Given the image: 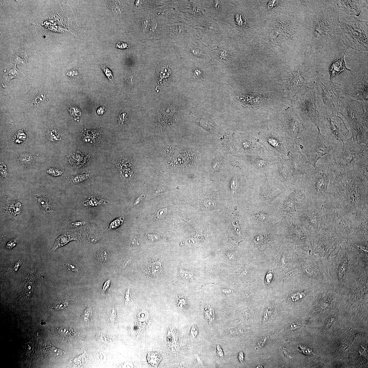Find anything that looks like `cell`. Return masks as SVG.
Wrapping results in <instances>:
<instances>
[{
  "instance_id": "obj_1",
  "label": "cell",
  "mask_w": 368,
  "mask_h": 368,
  "mask_svg": "<svg viewBox=\"0 0 368 368\" xmlns=\"http://www.w3.org/2000/svg\"><path fill=\"white\" fill-rule=\"evenodd\" d=\"M306 4L309 11V54L312 55L336 44L335 27L340 14L333 1H307Z\"/></svg>"
},
{
  "instance_id": "obj_2",
  "label": "cell",
  "mask_w": 368,
  "mask_h": 368,
  "mask_svg": "<svg viewBox=\"0 0 368 368\" xmlns=\"http://www.w3.org/2000/svg\"><path fill=\"white\" fill-rule=\"evenodd\" d=\"M339 113L346 119L352 137L359 144L368 146L367 105L362 101L341 97Z\"/></svg>"
},
{
  "instance_id": "obj_3",
  "label": "cell",
  "mask_w": 368,
  "mask_h": 368,
  "mask_svg": "<svg viewBox=\"0 0 368 368\" xmlns=\"http://www.w3.org/2000/svg\"><path fill=\"white\" fill-rule=\"evenodd\" d=\"M342 31L343 42L347 49L368 51V22L355 19L338 20Z\"/></svg>"
},
{
  "instance_id": "obj_4",
  "label": "cell",
  "mask_w": 368,
  "mask_h": 368,
  "mask_svg": "<svg viewBox=\"0 0 368 368\" xmlns=\"http://www.w3.org/2000/svg\"><path fill=\"white\" fill-rule=\"evenodd\" d=\"M313 88L320 109L338 115L340 96L343 92L341 85L326 80L319 73Z\"/></svg>"
},
{
  "instance_id": "obj_5",
  "label": "cell",
  "mask_w": 368,
  "mask_h": 368,
  "mask_svg": "<svg viewBox=\"0 0 368 368\" xmlns=\"http://www.w3.org/2000/svg\"><path fill=\"white\" fill-rule=\"evenodd\" d=\"M343 143L341 148L334 149L332 152L333 164L339 170L349 172L357 160L368 155V146L357 143L352 136Z\"/></svg>"
},
{
  "instance_id": "obj_6",
  "label": "cell",
  "mask_w": 368,
  "mask_h": 368,
  "mask_svg": "<svg viewBox=\"0 0 368 368\" xmlns=\"http://www.w3.org/2000/svg\"><path fill=\"white\" fill-rule=\"evenodd\" d=\"M305 92L299 101L300 110L306 120L314 123L317 127L321 125L322 121L314 88H307Z\"/></svg>"
},
{
  "instance_id": "obj_7",
  "label": "cell",
  "mask_w": 368,
  "mask_h": 368,
  "mask_svg": "<svg viewBox=\"0 0 368 368\" xmlns=\"http://www.w3.org/2000/svg\"><path fill=\"white\" fill-rule=\"evenodd\" d=\"M336 45L328 48L327 51H321L320 55L328 62L327 68L330 76V81H333L334 78L344 70L348 71L352 74L353 71L347 68L345 60V56L348 49L345 48L342 51H338Z\"/></svg>"
},
{
  "instance_id": "obj_8",
  "label": "cell",
  "mask_w": 368,
  "mask_h": 368,
  "mask_svg": "<svg viewBox=\"0 0 368 368\" xmlns=\"http://www.w3.org/2000/svg\"><path fill=\"white\" fill-rule=\"evenodd\" d=\"M326 136L331 142H344L349 135V131L344 121L338 115L331 114L326 116L321 122Z\"/></svg>"
},
{
  "instance_id": "obj_9",
  "label": "cell",
  "mask_w": 368,
  "mask_h": 368,
  "mask_svg": "<svg viewBox=\"0 0 368 368\" xmlns=\"http://www.w3.org/2000/svg\"><path fill=\"white\" fill-rule=\"evenodd\" d=\"M317 128L318 133L317 138L313 143L305 149L310 164L314 168L317 167V164L319 160L332 152L334 150L331 142L323 135L319 126Z\"/></svg>"
},
{
  "instance_id": "obj_10",
  "label": "cell",
  "mask_w": 368,
  "mask_h": 368,
  "mask_svg": "<svg viewBox=\"0 0 368 368\" xmlns=\"http://www.w3.org/2000/svg\"><path fill=\"white\" fill-rule=\"evenodd\" d=\"M339 14L357 19L362 10H368V1H333Z\"/></svg>"
},
{
  "instance_id": "obj_11",
  "label": "cell",
  "mask_w": 368,
  "mask_h": 368,
  "mask_svg": "<svg viewBox=\"0 0 368 368\" xmlns=\"http://www.w3.org/2000/svg\"><path fill=\"white\" fill-rule=\"evenodd\" d=\"M347 97L368 104V83L366 81L358 82L353 85L346 92Z\"/></svg>"
},
{
  "instance_id": "obj_12",
  "label": "cell",
  "mask_w": 368,
  "mask_h": 368,
  "mask_svg": "<svg viewBox=\"0 0 368 368\" xmlns=\"http://www.w3.org/2000/svg\"><path fill=\"white\" fill-rule=\"evenodd\" d=\"M32 53V51L29 48H20L12 54L10 60L15 64L24 66L27 64L28 59Z\"/></svg>"
},
{
  "instance_id": "obj_13",
  "label": "cell",
  "mask_w": 368,
  "mask_h": 368,
  "mask_svg": "<svg viewBox=\"0 0 368 368\" xmlns=\"http://www.w3.org/2000/svg\"><path fill=\"white\" fill-rule=\"evenodd\" d=\"M368 155L357 160L354 162L352 170L360 177L367 180Z\"/></svg>"
},
{
  "instance_id": "obj_14",
  "label": "cell",
  "mask_w": 368,
  "mask_h": 368,
  "mask_svg": "<svg viewBox=\"0 0 368 368\" xmlns=\"http://www.w3.org/2000/svg\"><path fill=\"white\" fill-rule=\"evenodd\" d=\"M37 198L38 203L43 211L47 213L53 211L54 203L50 199L42 196H38Z\"/></svg>"
},
{
  "instance_id": "obj_15",
  "label": "cell",
  "mask_w": 368,
  "mask_h": 368,
  "mask_svg": "<svg viewBox=\"0 0 368 368\" xmlns=\"http://www.w3.org/2000/svg\"><path fill=\"white\" fill-rule=\"evenodd\" d=\"M16 65H17L15 64L12 69L7 70L6 72L4 73L2 79L5 83H9L10 80L17 78L20 76L21 71L17 69Z\"/></svg>"
},
{
  "instance_id": "obj_16",
  "label": "cell",
  "mask_w": 368,
  "mask_h": 368,
  "mask_svg": "<svg viewBox=\"0 0 368 368\" xmlns=\"http://www.w3.org/2000/svg\"><path fill=\"white\" fill-rule=\"evenodd\" d=\"M108 203V201L99 197L92 196L88 198L83 203L84 205L87 207H94Z\"/></svg>"
},
{
  "instance_id": "obj_17",
  "label": "cell",
  "mask_w": 368,
  "mask_h": 368,
  "mask_svg": "<svg viewBox=\"0 0 368 368\" xmlns=\"http://www.w3.org/2000/svg\"><path fill=\"white\" fill-rule=\"evenodd\" d=\"M147 359L150 366L156 368L161 361L162 357L157 352H150L148 354Z\"/></svg>"
},
{
  "instance_id": "obj_18",
  "label": "cell",
  "mask_w": 368,
  "mask_h": 368,
  "mask_svg": "<svg viewBox=\"0 0 368 368\" xmlns=\"http://www.w3.org/2000/svg\"><path fill=\"white\" fill-rule=\"evenodd\" d=\"M74 235L70 234H64L59 237L57 240L54 248H57L65 245L70 241L76 240Z\"/></svg>"
},
{
  "instance_id": "obj_19",
  "label": "cell",
  "mask_w": 368,
  "mask_h": 368,
  "mask_svg": "<svg viewBox=\"0 0 368 368\" xmlns=\"http://www.w3.org/2000/svg\"><path fill=\"white\" fill-rule=\"evenodd\" d=\"M45 350L48 354L55 357L61 356L64 351L54 347L50 342L48 341L45 344Z\"/></svg>"
},
{
  "instance_id": "obj_20",
  "label": "cell",
  "mask_w": 368,
  "mask_h": 368,
  "mask_svg": "<svg viewBox=\"0 0 368 368\" xmlns=\"http://www.w3.org/2000/svg\"><path fill=\"white\" fill-rule=\"evenodd\" d=\"M9 206L8 209L9 212L13 214L18 215L21 212L22 207L21 204L19 201H14L10 204Z\"/></svg>"
},
{
  "instance_id": "obj_21",
  "label": "cell",
  "mask_w": 368,
  "mask_h": 368,
  "mask_svg": "<svg viewBox=\"0 0 368 368\" xmlns=\"http://www.w3.org/2000/svg\"><path fill=\"white\" fill-rule=\"evenodd\" d=\"M89 174L88 173H83L78 175L72 178V180L73 183L76 184L83 182L89 177Z\"/></svg>"
},
{
  "instance_id": "obj_22",
  "label": "cell",
  "mask_w": 368,
  "mask_h": 368,
  "mask_svg": "<svg viewBox=\"0 0 368 368\" xmlns=\"http://www.w3.org/2000/svg\"><path fill=\"white\" fill-rule=\"evenodd\" d=\"M19 160L23 164H28L32 162L33 157L30 154H25L20 155Z\"/></svg>"
},
{
  "instance_id": "obj_23",
  "label": "cell",
  "mask_w": 368,
  "mask_h": 368,
  "mask_svg": "<svg viewBox=\"0 0 368 368\" xmlns=\"http://www.w3.org/2000/svg\"><path fill=\"white\" fill-rule=\"evenodd\" d=\"M204 314L205 318L211 322L212 321L214 318V310L209 306L207 307L204 310Z\"/></svg>"
},
{
  "instance_id": "obj_24",
  "label": "cell",
  "mask_w": 368,
  "mask_h": 368,
  "mask_svg": "<svg viewBox=\"0 0 368 368\" xmlns=\"http://www.w3.org/2000/svg\"><path fill=\"white\" fill-rule=\"evenodd\" d=\"M123 222V219L122 217L116 219L111 223L108 229L111 230L116 229L122 224Z\"/></svg>"
},
{
  "instance_id": "obj_25",
  "label": "cell",
  "mask_w": 368,
  "mask_h": 368,
  "mask_svg": "<svg viewBox=\"0 0 368 368\" xmlns=\"http://www.w3.org/2000/svg\"><path fill=\"white\" fill-rule=\"evenodd\" d=\"M59 333L64 336H69L72 335V331L69 328L62 327L59 330Z\"/></svg>"
},
{
  "instance_id": "obj_26",
  "label": "cell",
  "mask_w": 368,
  "mask_h": 368,
  "mask_svg": "<svg viewBox=\"0 0 368 368\" xmlns=\"http://www.w3.org/2000/svg\"><path fill=\"white\" fill-rule=\"evenodd\" d=\"M101 68L108 79L110 81H112L113 79V76L112 72L107 67L104 65L102 66Z\"/></svg>"
},
{
  "instance_id": "obj_27",
  "label": "cell",
  "mask_w": 368,
  "mask_h": 368,
  "mask_svg": "<svg viewBox=\"0 0 368 368\" xmlns=\"http://www.w3.org/2000/svg\"><path fill=\"white\" fill-rule=\"evenodd\" d=\"M67 268L70 270L78 272L79 271L78 266L76 263L70 261L66 264Z\"/></svg>"
},
{
  "instance_id": "obj_28",
  "label": "cell",
  "mask_w": 368,
  "mask_h": 368,
  "mask_svg": "<svg viewBox=\"0 0 368 368\" xmlns=\"http://www.w3.org/2000/svg\"><path fill=\"white\" fill-rule=\"evenodd\" d=\"M67 303L64 301H58L56 302L54 307L57 310L63 309L67 307Z\"/></svg>"
},
{
  "instance_id": "obj_29",
  "label": "cell",
  "mask_w": 368,
  "mask_h": 368,
  "mask_svg": "<svg viewBox=\"0 0 368 368\" xmlns=\"http://www.w3.org/2000/svg\"><path fill=\"white\" fill-rule=\"evenodd\" d=\"M47 172L48 174L55 176H60L63 173L61 171L56 169V168H50L47 170Z\"/></svg>"
},
{
  "instance_id": "obj_30",
  "label": "cell",
  "mask_w": 368,
  "mask_h": 368,
  "mask_svg": "<svg viewBox=\"0 0 368 368\" xmlns=\"http://www.w3.org/2000/svg\"><path fill=\"white\" fill-rule=\"evenodd\" d=\"M50 136H51V139L53 141H59L61 139V137L58 133L53 129H51L50 131Z\"/></svg>"
},
{
  "instance_id": "obj_31",
  "label": "cell",
  "mask_w": 368,
  "mask_h": 368,
  "mask_svg": "<svg viewBox=\"0 0 368 368\" xmlns=\"http://www.w3.org/2000/svg\"><path fill=\"white\" fill-rule=\"evenodd\" d=\"M129 245L131 246H133V247H136V246L139 245L138 240H137V238L134 235H132L129 238Z\"/></svg>"
},
{
  "instance_id": "obj_32",
  "label": "cell",
  "mask_w": 368,
  "mask_h": 368,
  "mask_svg": "<svg viewBox=\"0 0 368 368\" xmlns=\"http://www.w3.org/2000/svg\"><path fill=\"white\" fill-rule=\"evenodd\" d=\"M92 314V311L90 308H88L84 311L83 315V317L85 321L89 320L90 316Z\"/></svg>"
},
{
  "instance_id": "obj_33",
  "label": "cell",
  "mask_w": 368,
  "mask_h": 368,
  "mask_svg": "<svg viewBox=\"0 0 368 368\" xmlns=\"http://www.w3.org/2000/svg\"><path fill=\"white\" fill-rule=\"evenodd\" d=\"M98 256H100L99 258L101 260L104 261H105L106 260H108V253L105 251H101L99 253Z\"/></svg>"
},
{
  "instance_id": "obj_34",
  "label": "cell",
  "mask_w": 368,
  "mask_h": 368,
  "mask_svg": "<svg viewBox=\"0 0 368 368\" xmlns=\"http://www.w3.org/2000/svg\"><path fill=\"white\" fill-rule=\"evenodd\" d=\"M7 168L6 165L4 166L3 163L1 164V176L2 177L5 178L7 177Z\"/></svg>"
},
{
  "instance_id": "obj_35",
  "label": "cell",
  "mask_w": 368,
  "mask_h": 368,
  "mask_svg": "<svg viewBox=\"0 0 368 368\" xmlns=\"http://www.w3.org/2000/svg\"><path fill=\"white\" fill-rule=\"evenodd\" d=\"M17 134V139H20L21 141L24 140L27 137V136L21 130L18 131Z\"/></svg>"
},
{
  "instance_id": "obj_36",
  "label": "cell",
  "mask_w": 368,
  "mask_h": 368,
  "mask_svg": "<svg viewBox=\"0 0 368 368\" xmlns=\"http://www.w3.org/2000/svg\"><path fill=\"white\" fill-rule=\"evenodd\" d=\"M126 113H123L121 114L119 120V123L120 125H122L125 122L126 118Z\"/></svg>"
},
{
  "instance_id": "obj_37",
  "label": "cell",
  "mask_w": 368,
  "mask_h": 368,
  "mask_svg": "<svg viewBox=\"0 0 368 368\" xmlns=\"http://www.w3.org/2000/svg\"><path fill=\"white\" fill-rule=\"evenodd\" d=\"M237 185V180L234 178L232 179L231 183V189L233 192H234L235 190Z\"/></svg>"
},
{
  "instance_id": "obj_38",
  "label": "cell",
  "mask_w": 368,
  "mask_h": 368,
  "mask_svg": "<svg viewBox=\"0 0 368 368\" xmlns=\"http://www.w3.org/2000/svg\"><path fill=\"white\" fill-rule=\"evenodd\" d=\"M267 340V338L266 337L264 338L263 339H262V340L260 341L258 343L257 346L256 347V348L260 349L266 343Z\"/></svg>"
},
{
  "instance_id": "obj_39",
  "label": "cell",
  "mask_w": 368,
  "mask_h": 368,
  "mask_svg": "<svg viewBox=\"0 0 368 368\" xmlns=\"http://www.w3.org/2000/svg\"><path fill=\"white\" fill-rule=\"evenodd\" d=\"M217 355L220 357H221L223 356V352L221 346L219 345H217Z\"/></svg>"
},
{
  "instance_id": "obj_40",
  "label": "cell",
  "mask_w": 368,
  "mask_h": 368,
  "mask_svg": "<svg viewBox=\"0 0 368 368\" xmlns=\"http://www.w3.org/2000/svg\"><path fill=\"white\" fill-rule=\"evenodd\" d=\"M116 310L114 308L112 310V313L111 316V322L114 323L115 322L116 317Z\"/></svg>"
},
{
  "instance_id": "obj_41",
  "label": "cell",
  "mask_w": 368,
  "mask_h": 368,
  "mask_svg": "<svg viewBox=\"0 0 368 368\" xmlns=\"http://www.w3.org/2000/svg\"><path fill=\"white\" fill-rule=\"evenodd\" d=\"M191 334H192L193 337H195L197 335H198V330L196 327L195 326H193V327L192 329Z\"/></svg>"
},
{
  "instance_id": "obj_42",
  "label": "cell",
  "mask_w": 368,
  "mask_h": 368,
  "mask_svg": "<svg viewBox=\"0 0 368 368\" xmlns=\"http://www.w3.org/2000/svg\"><path fill=\"white\" fill-rule=\"evenodd\" d=\"M110 280H108L106 281L105 282L104 285V286L103 288V291L104 292L106 290H107V289L109 287L110 285Z\"/></svg>"
},
{
  "instance_id": "obj_43",
  "label": "cell",
  "mask_w": 368,
  "mask_h": 368,
  "mask_svg": "<svg viewBox=\"0 0 368 368\" xmlns=\"http://www.w3.org/2000/svg\"><path fill=\"white\" fill-rule=\"evenodd\" d=\"M125 298L126 302H129L130 301V292H129V289H128L126 292Z\"/></svg>"
},
{
  "instance_id": "obj_44",
  "label": "cell",
  "mask_w": 368,
  "mask_h": 368,
  "mask_svg": "<svg viewBox=\"0 0 368 368\" xmlns=\"http://www.w3.org/2000/svg\"><path fill=\"white\" fill-rule=\"evenodd\" d=\"M104 111V109L103 107H101L98 109L97 111V113L98 115H101L103 114Z\"/></svg>"
},
{
  "instance_id": "obj_45",
  "label": "cell",
  "mask_w": 368,
  "mask_h": 368,
  "mask_svg": "<svg viewBox=\"0 0 368 368\" xmlns=\"http://www.w3.org/2000/svg\"><path fill=\"white\" fill-rule=\"evenodd\" d=\"M239 359L240 362H242L244 359V354L242 352H240L239 354V357H238Z\"/></svg>"
},
{
  "instance_id": "obj_46",
  "label": "cell",
  "mask_w": 368,
  "mask_h": 368,
  "mask_svg": "<svg viewBox=\"0 0 368 368\" xmlns=\"http://www.w3.org/2000/svg\"><path fill=\"white\" fill-rule=\"evenodd\" d=\"M299 326L296 323H292L290 326V328L292 330H294L298 328Z\"/></svg>"
},
{
  "instance_id": "obj_47",
  "label": "cell",
  "mask_w": 368,
  "mask_h": 368,
  "mask_svg": "<svg viewBox=\"0 0 368 368\" xmlns=\"http://www.w3.org/2000/svg\"><path fill=\"white\" fill-rule=\"evenodd\" d=\"M283 352H284V354H285V356H286V357H288V358H291V357H290V356L288 354H287V351H285V350H283Z\"/></svg>"
}]
</instances>
